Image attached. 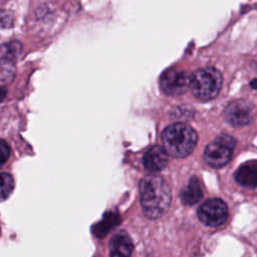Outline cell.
Wrapping results in <instances>:
<instances>
[{"label":"cell","instance_id":"1","mask_svg":"<svg viewBox=\"0 0 257 257\" xmlns=\"http://www.w3.org/2000/svg\"><path fill=\"white\" fill-rule=\"evenodd\" d=\"M141 204L150 219L162 217L170 207L172 193L168 183L158 175H148L140 182Z\"/></svg>","mask_w":257,"mask_h":257},{"label":"cell","instance_id":"2","mask_svg":"<svg viewBox=\"0 0 257 257\" xmlns=\"http://www.w3.org/2000/svg\"><path fill=\"white\" fill-rule=\"evenodd\" d=\"M198 141L196 131L185 123H174L162 133L163 147L174 158H185L195 149Z\"/></svg>","mask_w":257,"mask_h":257},{"label":"cell","instance_id":"3","mask_svg":"<svg viewBox=\"0 0 257 257\" xmlns=\"http://www.w3.org/2000/svg\"><path fill=\"white\" fill-rule=\"evenodd\" d=\"M222 74L214 67L197 69L191 76L190 87L193 94L201 100L215 98L222 86Z\"/></svg>","mask_w":257,"mask_h":257},{"label":"cell","instance_id":"4","mask_svg":"<svg viewBox=\"0 0 257 257\" xmlns=\"http://www.w3.org/2000/svg\"><path fill=\"white\" fill-rule=\"evenodd\" d=\"M235 146V138L227 134H221L206 146L204 160L212 168H222L230 162Z\"/></svg>","mask_w":257,"mask_h":257},{"label":"cell","instance_id":"5","mask_svg":"<svg viewBox=\"0 0 257 257\" xmlns=\"http://www.w3.org/2000/svg\"><path fill=\"white\" fill-rule=\"evenodd\" d=\"M197 215L204 225L208 227H219L227 220V205L221 199L212 198L205 201L199 207Z\"/></svg>","mask_w":257,"mask_h":257},{"label":"cell","instance_id":"6","mask_svg":"<svg viewBox=\"0 0 257 257\" xmlns=\"http://www.w3.org/2000/svg\"><path fill=\"white\" fill-rule=\"evenodd\" d=\"M191 77L188 73L179 68H170L160 77V88L170 96L184 94L190 87Z\"/></svg>","mask_w":257,"mask_h":257},{"label":"cell","instance_id":"7","mask_svg":"<svg viewBox=\"0 0 257 257\" xmlns=\"http://www.w3.org/2000/svg\"><path fill=\"white\" fill-rule=\"evenodd\" d=\"M225 118L228 123L234 126L249 124L256 115L255 105L246 99H235L225 107Z\"/></svg>","mask_w":257,"mask_h":257},{"label":"cell","instance_id":"8","mask_svg":"<svg viewBox=\"0 0 257 257\" xmlns=\"http://www.w3.org/2000/svg\"><path fill=\"white\" fill-rule=\"evenodd\" d=\"M168 153L161 146L151 147L143 158L145 169L150 173H157L162 171L168 164Z\"/></svg>","mask_w":257,"mask_h":257},{"label":"cell","instance_id":"9","mask_svg":"<svg viewBox=\"0 0 257 257\" xmlns=\"http://www.w3.org/2000/svg\"><path fill=\"white\" fill-rule=\"evenodd\" d=\"M134 245L131 237L124 231L114 234L109 242V257H131Z\"/></svg>","mask_w":257,"mask_h":257},{"label":"cell","instance_id":"10","mask_svg":"<svg viewBox=\"0 0 257 257\" xmlns=\"http://www.w3.org/2000/svg\"><path fill=\"white\" fill-rule=\"evenodd\" d=\"M235 181L242 187L254 189L257 187V160L242 164L234 175Z\"/></svg>","mask_w":257,"mask_h":257},{"label":"cell","instance_id":"11","mask_svg":"<svg viewBox=\"0 0 257 257\" xmlns=\"http://www.w3.org/2000/svg\"><path fill=\"white\" fill-rule=\"evenodd\" d=\"M203 197L202 188L197 177H191L188 185L182 191L180 198L184 205L193 206L196 205Z\"/></svg>","mask_w":257,"mask_h":257},{"label":"cell","instance_id":"12","mask_svg":"<svg viewBox=\"0 0 257 257\" xmlns=\"http://www.w3.org/2000/svg\"><path fill=\"white\" fill-rule=\"evenodd\" d=\"M22 51V45L18 41H11L0 44V59L13 60L16 59Z\"/></svg>","mask_w":257,"mask_h":257},{"label":"cell","instance_id":"13","mask_svg":"<svg viewBox=\"0 0 257 257\" xmlns=\"http://www.w3.org/2000/svg\"><path fill=\"white\" fill-rule=\"evenodd\" d=\"M15 75V65L13 60L0 59V85L10 83Z\"/></svg>","mask_w":257,"mask_h":257},{"label":"cell","instance_id":"14","mask_svg":"<svg viewBox=\"0 0 257 257\" xmlns=\"http://www.w3.org/2000/svg\"><path fill=\"white\" fill-rule=\"evenodd\" d=\"M14 188V180L10 174L0 173V202L9 197Z\"/></svg>","mask_w":257,"mask_h":257},{"label":"cell","instance_id":"15","mask_svg":"<svg viewBox=\"0 0 257 257\" xmlns=\"http://www.w3.org/2000/svg\"><path fill=\"white\" fill-rule=\"evenodd\" d=\"M10 155V149L7 143L3 140H0V168L8 160Z\"/></svg>","mask_w":257,"mask_h":257},{"label":"cell","instance_id":"16","mask_svg":"<svg viewBox=\"0 0 257 257\" xmlns=\"http://www.w3.org/2000/svg\"><path fill=\"white\" fill-rule=\"evenodd\" d=\"M6 96V89L3 87V85H0V102L5 98Z\"/></svg>","mask_w":257,"mask_h":257},{"label":"cell","instance_id":"17","mask_svg":"<svg viewBox=\"0 0 257 257\" xmlns=\"http://www.w3.org/2000/svg\"><path fill=\"white\" fill-rule=\"evenodd\" d=\"M250 86H251L252 88H254V89H257V78H254V79L251 80Z\"/></svg>","mask_w":257,"mask_h":257}]
</instances>
